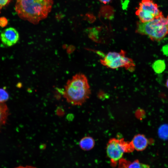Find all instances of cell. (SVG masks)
<instances>
[{"mask_svg":"<svg viewBox=\"0 0 168 168\" xmlns=\"http://www.w3.org/2000/svg\"><path fill=\"white\" fill-rule=\"evenodd\" d=\"M95 141L93 139L90 137H85L80 141L79 145L81 148L85 151H88L92 149L94 147Z\"/></svg>","mask_w":168,"mask_h":168,"instance_id":"cell-11","label":"cell"},{"mask_svg":"<svg viewBox=\"0 0 168 168\" xmlns=\"http://www.w3.org/2000/svg\"><path fill=\"white\" fill-rule=\"evenodd\" d=\"M100 2L104 4L109 2L111 0H99Z\"/></svg>","mask_w":168,"mask_h":168,"instance_id":"cell-18","label":"cell"},{"mask_svg":"<svg viewBox=\"0 0 168 168\" xmlns=\"http://www.w3.org/2000/svg\"><path fill=\"white\" fill-rule=\"evenodd\" d=\"M118 163V168H150L148 165L141 163L138 160L131 162L122 158Z\"/></svg>","mask_w":168,"mask_h":168,"instance_id":"cell-9","label":"cell"},{"mask_svg":"<svg viewBox=\"0 0 168 168\" xmlns=\"http://www.w3.org/2000/svg\"><path fill=\"white\" fill-rule=\"evenodd\" d=\"M100 61L103 65L113 69L124 68L133 72L135 66L133 59L127 57L126 52L123 50L119 52H109Z\"/></svg>","mask_w":168,"mask_h":168,"instance_id":"cell-4","label":"cell"},{"mask_svg":"<svg viewBox=\"0 0 168 168\" xmlns=\"http://www.w3.org/2000/svg\"><path fill=\"white\" fill-rule=\"evenodd\" d=\"M165 64L163 60H157L153 65V68L155 71L157 73L162 72L165 68Z\"/></svg>","mask_w":168,"mask_h":168,"instance_id":"cell-12","label":"cell"},{"mask_svg":"<svg viewBox=\"0 0 168 168\" xmlns=\"http://www.w3.org/2000/svg\"><path fill=\"white\" fill-rule=\"evenodd\" d=\"M12 0H0V13L2 8L8 5Z\"/></svg>","mask_w":168,"mask_h":168,"instance_id":"cell-16","label":"cell"},{"mask_svg":"<svg viewBox=\"0 0 168 168\" xmlns=\"http://www.w3.org/2000/svg\"><path fill=\"white\" fill-rule=\"evenodd\" d=\"M53 4V0H16L15 8L20 18L35 25L47 17Z\"/></svg>","mask_w":168,"mask_h":168,"instance_id":"cell-1","label":"cell"},{"mask_svg":"<svg viewBox=\"0 0 168 168\" xmlns=\"http://www.w3.org/2000/svg\"><path fill=\"white\" fill-rule=\"evenodd\" d=\"M136 32L148 36L153 41H159L168 35V15H163L146 22L140 21L137 23Z\"/></svg>","mask_w":168,"mask_h":168,"instance_id":"cell-3","label":"cell"},{"mask_svg":"<svg viewBox=\"0 0 168 168\" xmlns=\"http://www.w3.org/2000/svg\"><path fill=\"white\" fill-rule=\"evenodd\" d=\"M134 150L131 142L126 141L123 138L111 139L106 147L107 155L110 159L111 166L113 167L116 166L124 153L132 152Z\"/></svg>","mask_w":168,"mask_h":168,"instance_id":"cell-5","label":"cell"},{"mask_svg":"<svg viewBox=\"0 0 168 168\" xmlns=\"http://www.w3.org/2000/svg\"><path fill=\"white\" fill-rule=\"evenodd\" d=\"M166 85L167 87L168 88V79H167L166 81Z\"/></svg>","mask_w":168,"mask_h":168,"instance_id":"cell-19","label":"cell"},{"mask_svg":"<svg viewBox=\"0 0 168 168\" xmlns=\"http://www.w3.org/2000/svg\"><path fill=\"white\" fill-rule=\"evenodd\" d=\"M14 168H36L35 167L31 166H19Z\"/></svg>","mask_w":168,"mask_h":168,"instance_id":"cell-17","label":"cell"},{"mask_svg":"<svg viewBox=\"0 0 168 168\" xmlns=\"http://www.w3.org/2000/svg\"><path fill=\"white\" fill-rule=\"evenodd\" d=\"M159 137L163 139L168 138V125L164 124L161 125L158 130Z\"/></svg>","mask_w":168,"mask_h":168,"instance_id":"cell-13","label":"cell"},{"mask_svg":"<svg viewBox=\"0 0 168 168\" xmlns=\"http://www.w3.org/2000/svg\"><path fill=\"white\" fill-rule=\"evenodd\" d=\"M131 142L134 150L137 151L144 150L148 145L147 139L143 135L141 134L135 135Z\"/></svg>","mask_w":168,"mask_h":168,"instance_id":"cell-8","label":"cell"},{"mask_svg":"<svg viewBox=\"0 0 168 168\" xmlns=\"http://www.w3.org/2000/svg\"><path fill=\"white\" fill-rule=\"evenodd\" d=\"M9 98V95L7 91L4 89L0 88V103H5Z\"/></svg>","mask_w":168,"mask_h":168,"instance_id":"cell-14","label":"cell"},{"mask_svg":"<svg viewBox=\"0 0 168 168\" xmlns=\"http://www.w3.org/2000/svg\"><path fill=\"white\" fill-rule=\"evenodd\" d=\"M90 94L88 79L82 73L77 74L68 80L63 92V97L67 101L73 105H82Z\"/></svg>","mask_w":168,"mask_h":168,"instance_id":"cell-2","label":"cell"},{"mask_svg":"<svg viewBox=\"0 0 168 168\" xmlns=\"http://www.w3.org/2000/svg\"><path fill=\"white\" fill-rule=\"evenodd\" d=\"M8 21L7 19L4 17H0V26L2 27H5L7 24Z\"/></svg>","mask_w":168,"mask_h":168,"instance_id":"cell-15","label":"cell"},{"mask_svg":"<svg viewBox=\"0 0 168 168\" xmlns=\"http://www.w3.org/2000/svg\"><path fill=\"white\" fill-rule=\"evenodd\" d=\"M9 114V110L6 104L0 103V132L6 124Z\"/></svg>","mask_w":168,"mask_h":168,"instance_id":"cell-10","label":"cell"},{"mask_svg":"<svg viewBox=\"0 0 168 168\" xmlns=\"http://www.w3.org/2000/svg\"><path fill=\"white\" fill-rule=\"evenodd\" d=\"M136 14L142 22L151 21L163 15L157 5L152 0H142Z\"/></svg>","mask_w":168,"mask_h":168,"instance_id":"cell-6","label":"cell"},{"mask_svg":"<svg viewBox=\"0 0 168 168\" xmlns=\"http://www.w3.org/2000/svg\"><path fill=\"white\" fill-rule=\"evenodd\" d=\"M0 38L4 45L10 47L17 43L19 39V35L15 28L10 27L5 29L1 32Z\"/></svg>","mask_w":168,"mask_h":168,"instance_id":"cell-7","label":"cell"}]
</instances>
